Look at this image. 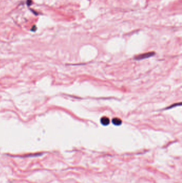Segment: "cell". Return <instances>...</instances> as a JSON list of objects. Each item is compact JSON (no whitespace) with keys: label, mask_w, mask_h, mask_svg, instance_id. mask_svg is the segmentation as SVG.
I'll return each mask as SVG.
<instances>
[{"label":"cell","mask_w":182,"mask_h":183,"mask_svg":"<svg viewBox=\"0 0 182 183\" xmlns=\"http://www.w3.org/2000/svg\"><path fill=\"white\" fill-rule=\"evenodd\" d=\"M101 123L103 125L107 126L110 124V119L107 117H103L101 119Z\"/></svg>","instance_id":"cell-1"},{"label":"cell","mask_w":182,"mask_h":183,"mask_svg":"<svg viewBox=\"0 0 182 183\" xmlns=\"http://www.w3.org/2000/svg\"><path fill=\"white\" fill-rule=\"evenodd\" d=\"M112 123L115 125L119 126L122 124V120H121L120 118L115 117V118L112 119Z\"/></svg>","instance_id":"cell-2"},{"label":"cell","mask_w":182,"mask_h":183,"mask_svg":"<svg viewBox=\"0 0 182 183\" xmlns=\"http://www.w3.org/2000/svg\"><path fill=\"white\" fill-rule=\"evenodd\" d=\"M152 55L153 54H152V53H148V54H142L141 55H139V56H138V57H137V59H143V58H145L149 57V56H152Z\"/></svg>","instance_id":"cell-3"},{"label":"cell","mask_w":182,"mask_h":183,"mask_svg":"<svg viewBox=\"0 0 182 183\" xmlns=\"http://www.w3.org/2000/svg\"><path fill=\"white\" fill-rule=\"evenodd\" d=\"M32 0H27V5L28 6H30L32 4Z\"/></svg>","instance_id":"cell-4"}]
</instances>
